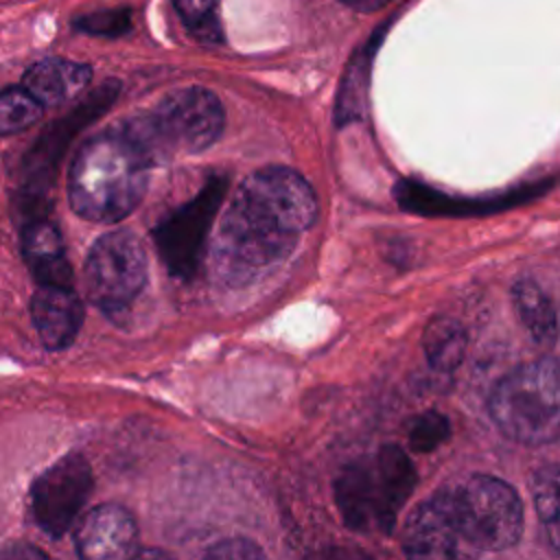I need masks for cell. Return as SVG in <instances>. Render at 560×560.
I'll list each match as a JSON object with an SVG mask.
<instances>
[{
	"label": "cell",
	"mask_w": 560,
	"mask_h": 560,
	"mask_svg": "<svg viewBox=\"0 0 560 560\" xmlns=\"http://www.w3.org/2000/svg\"><path fill=\"white\" fill-rule=\"evenodd\" d=\"M499 431L521 444L540 446L560 433V381L553 357H542L503 376L488 400Z\"/></svg>",
	"instance_id": "cell-4"
},
{
	"label": "cell",
	"mask_w": 560,
	"mask_h": 560,
	"mask_svg": "<svg viewBox=\"0 0 560 560\" xmlns=\"http://www.w3.org/2000/svg\"><path fill=\"white\" fill-rule=\"evenodd\" d=\"M462 545L472 553L505 551L523 532V503L516 490L488 475H477L451 490Z\"/></svg>",
	"instance_id": "cell-5"
},
{
	"label": "cell",
	"mask_w": 560,
	"mask_h": 560,
	"mask_svg": "<svg viewBox=\"0 0 560 560\" xmlns=\"http://www.w3.org/2000/svg\"><path fill=\"white\" fill-rule=\"evenodd\" d=\"M24 258L39 284H72V267L68 262L61 234L52 221L39 217L26 225Z\"/></svg>",
	"instance_id": "cell-14"
},
{
	"label": "cell",
	"mask_w": 560,
	"mask_h": 560,
	"mask_svg": "<svg viewBox=\"0 0 560 560\" xmlns=\"http://www.w3.org/2000/svg\"><path fill=\"white\" fill-rule=\"evenodd\" d=\"M339 2L350 9H357V11H376V9H383L385 4H389L392 0H339Z\"/></svg>",
	"instance_id": "cell-24"
},
{
	"label": "cell",
	"mask_w": 560,
	"mask_h": 560,
	"mask_svg": "<svg viewBox=\"0 0 560 560\" xmlns=\"http://www.w3.org/2000/svg\"><path fill=\"white\" fill-rule=\"evenodd\" d=\"M534 503L536 512L547 529L549 545L558 553V464L551 462L536 470L534 477Z\"/></svg>",
	"instance_id": "cell-19"
},
{
	"label": "cell",
	"mask_w": 560,
	"mask_h": 560,
	"mask_svg": "<svg viewBox=\"0 0 560 560\" xmlns=\"http://www.w3.org/2000/svg\"><path fill=\"white\" fill-rule=\"evenodd\" d=\"M179 20L188 33L203 44H219L223 39L219 24V0H173Z\"/></svg>",
	"instance_id": "cell-18"
},
{
	"label": "cell",
	"mask_w": 560,
	"mask_h": 560,
	"mask_svg": "<svg viewBox=\"0 0 560 560\" xmlns=\"http://www.w3.org/2000/svg\"><path fill=\"white\" fill-rule=\"evenodd\" d=\"M402 551L409 558H457L464 553L451 490L435 492L409 514L402 529Z\"/></svg>",
	"instance_id": "cell-9"
},
{
	"label": "cell",
	"mask_w": 560,
	"mask_h": 560,
	"mask_svg": "<svg viewBox=\"0 0 560 560\" xmlns=\"http://www.w3.org/2000/svg\"><path fill=\"white\" fill-rule=\"evenodd\" d=\"M42 105L24 88H7L0 92V136L24 131L42 116Z\"/></svg>",
	"instance_id": "cell-20"
},
{
	"label": "cell",
	"mask_w": 560,
	"mask_h": 560,
	"mask_svg": "<svg viewBox=\"0 0 560 560\" xmlns=\"http://www.w3.org/2000/svg\"><path fill=\"white\" fill-rule=\"evenodd\" d=\"M466 330L464 326L453 317H433L422 337V348L427 354V361L431 368L442 372H453L459 368L464 352H466Z\"/></svg>",
	"instance_id": "cell-17"
},
{
	"label": "cell",
	"mask_w": 560,
	"mask_h": 560,
	"mask_svg": "<svg viewBox=\"0 0 560 560\" xmlns=\"http://www.w3.org/2000/svg\"><path fill=\"white\" fill-rule=\"evenodd\" d=\"M228 179L212 175L186 203L177 206L153 228V241L162 262L177 278H190L208 243L212 219L223 201Z\"/></svg>",
	"instance_id": "cell-7"
},
{
	"label": "cell",
	"mask_w": 560,
	"mask_h": 560,
	"mask_svg": "<svg viewBox=\"0 0 560 560\" xmlns=\"http://www.w3.org/2000/svg\"><path fill=\"white\" fill-rule=\"evenodd\" d=\"M335 501L350 529L365 532L374 523L372 464L361 459L341 470L335 481Z\"/></svg>",
	"instance_id": "cell-15"
},
{
	"label": "cell",
	"mask_w": 560,
	"mask_h": 560,
	"mask_svg": "<svg viewBox=\"0 0 560 560\" xmlns=\"http://www.w3.org/2000/svg\"><path fill=\"white\" fill-rule=\"evenodd\" d=\"M129 13L120 9H109V11H94L77 20V28L85 31L90 35H101V37H116L122 35L129 28Z\"/></svg>",
	"instance_id": "cell-22"
},
{
	"label": "cell",
	"mask_w": 560,
	"mask_h": 560,
	"mask_svg": "<svg viewBox=\"0 0 560 560\" xmlns=\"http://www.w3.org/2000/svg\"><path fill=\"white\" fill-rule=\"evenodd\" d=\"M92 483V468L79 453H70L46 468L31 488L37 525L52 538L63 536L85 505Z\"/></svg>",
	"instance_id": "cell-8"
},
{
	"label": "cell",
	"mask_w": 560,
	"mask_h": 560,
	"mask_svg": "<svg viewBox=\"0 0 560 560\" xmlns=\"http://www.w3.org/2000/svg\"><path fill=\"white\" fill-rule=\"evenodd\" d=\"M221 101L206 88H182L164 96L151 112L127 118L118 127L142 153L149 166L182 153H199L223 133Z\"/></svg>",
	"instance_id": "cell-3"
},
{
	"label": "cell",
	"mask_w": 560,
	"mask_h": 560,
	"mask_svg": "<svg viewBox=\"0 0 560 560\" xmlns=\"http://www.w3.org/2000/svg\"><path fill=\"white\" fill-rule=\"evenodd\" d=\"M92 79V68L68 59H42L24 72L22 88L42 105L52 107L77 96Z\"/></svg>",
	"instance_id": "cell-13"
},
{
	"label": "cell",
	"mask_w": 560,
	"mask_h": 560,
	"mask_svg": "<svg viewBox=\"0 0 560 560\" xmlns=\"http://www.w3.org/2000/svg\"><path fill=\"white\" fill-rule=\"evenodd\" d=\"M208 558H265V551L245 538H230V540H221L214 547H210L206 551Z\"/></svg>",
	"instance_id": "cell-23"
},
{
	"label": "cell",
	"mask_w": 560,
	"mask_h": 560,
	"mask_svg": "<svg viewBox=\"0 0 560 560\" xmlns=\"http://www.w3.org/2000/svg\"><path fill=\"white\" fill-rule=\"evenodd\" d=\"M451 435V422L444 413L427 411L418 416L409 427V444L418 453H429L446 442Z\"/></svg>",
	"instance_id": "cell-21"
},
{
	"label": "cell",
	"mask_w": 560,
	"mask_h": 560,
	"mask_svg": "<svg viewBox=\"0 0 560 560\" xmlns=\"http://www.w3.org/2000/svg\"><path fill=\"white\" fill-rule=\"evenodd\" d=\"M370 464L374 483V525L383 532H392L400 508L416 490L418 475L409 455L396 444L381 446L376 459Z\"/></svg>",
	"instance_id": "cell-11"
},
{
	"label": "cell",
	"mask_w": 560,
	"mask_h": 560,
	"mask_svg": "<svg viewBox=\"0 0 560 560\" xmlns=\"http://www.w3.org/2000/svg\"><path fill=\"white\" fill-rule=\"evenodd\" d=\"M149 260L142 241L129 230L103 234L83 267L88 298L105 313L125 311L147 284Z\"/></svg>",
	"instance_id": "cell-6"
},
{
	"label": "cell",
	"mask_w": 560,
	"mask_h": 560,
	"mask_svg": "<svg viewBox=\"0 0 560 560\" xmlns=\"http://www.w3.org/2000/svg\"><path fill=\"white\" fill-rule=\"evenodd\" d=\"M149 168L120 127L92 136L70 166L68 197L72 210L94 223L120 221L140 203Z\"/></svg>",
	"instance_id": "cell-2"
},
{
	"label": "cell",
	"mask_w": 560,
	"mask_h": 560,
	"mask_svg": "<svg viewBox=\"0 0 560 560\" xmlns=\"http://www.w3.org/2000/svg\"><path fill=\"white\" fill-rule=\"evenodd\" d=\"M31 315L42 343L48 350H63L83 324V304L70 287L42 284L31 300Z\"/></svg>",
	"instance_id": "cell-12"
},
{
	"label": "cell",
	"mask_w": 560,
	"mask_h": 560,
	"mask_svg": "<svg viewBox=\"0 0 560 560\" xmlns=\"http://www.w3.org/2000/svg\"><path fill=\"white\" fill-rule=\"evenodd\" d=\"M512 302L527 332L538 343H553L558 332V317L549 293L536 280L521 278L512 287Z\"/></svg>",
	"instance_id": "cell-16"
},
{
	"label": "cell",
	"mask_w": 560,
	"mask_h": 560,
	"mask_svg": "<svg viewBox=\"0 0 560 560\" xmlns=\"http://www.w3.org/2000/svg\"><path fill=\"white\" fill-rule=\"evenodd\" d=\"M317 219V197L293 168L267 166L234 190L212 241V269L243 284L282 262Z\"/></svg>",
	"instance_id": "cell-1"
},
{
	"label": "cell",
	"mask_w": 560,
	"mask_h": 560,
	"mask_svg": "<svg viewBox=\"0 0 560 560\" xmlns=\"http://www.w3.org/2000/svg\"><path fill=\"white\" fill-rule=\"evenodd\" d=\"M74 542L79 556L88 560H120L138 556V525L129 510L105 503L81 518Z\"/></svg>",
	"instance_id": "cell-10"
}]
</instances>
